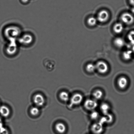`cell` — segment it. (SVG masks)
<instances>
[{
    "label": "cell",
    "mask_w": 134,
    "mask_h": 134,
    "mask_svg": "<svg viewBox=\"0 0 134 134\" xmlns=\"http://www.w3.org/2000/svg\"><path fill=\"white\" fill-rule=\"evenodd\" d=\"M122 22L125 24L130 25L134 22V17L132 14L128 12L123 13L121 16Z\"/></svg>",
    "instance_id": "6da1fadb"
},
{
    "label": "cell",
    "mask_w": 134,
    "mask_h": 134,
    "mask_svg": "<svg viewBox=\"0 0 134 134\" xmlns=\"http://www.w3.org/2000/svg\"><path fill=\"white\" fill-rule=\"evenodd\" d=\"M43 64L44 68L48 71H52L55 69L56 63L54 60L49 58L44 59L43 61Z\"/></svg>",
    "instance_id": "7a4b0ae2"
},
{
    "label": "cell",
    "mask_w": 134,
    "mask_h": 134,
    "mask_svg": "<svg viewBox=\"0 0 134 134\" xmlns=\"http://www.w3.org/2000/svg\"><path fill=\"white\" fill-rule=\"evenodd\" d=\"M96 66L97 70L102 74H105L108 70V65L104 61H98L96 64Z\"/></svg>",
    "instance_id": "3957f363"
},
{
    "label": "cell",
    "mask_w": 134,
    "mask_h": 134,
    "mask_svg": "<svg viewBox=\"0 0 134 134\" xmlns=\"http://www.w3.org/2000/svg\"><path fill=\"white\" fill-rule=\"evenodd\" d=\"M98 106V104L96 101L93 99H87L84 103V107L87 110L89 111L94 110Z\"/></svg>",
    "instance_id": "277c9868"
},
{
    "label": "cell",
    "mask_w": 134,
    "mask_h": 134,
    "mask_svg": "<svg viewBox=\"0 0 134 134\" xmlns=\"http://www.w3.org/2000/svg\"><path fill=\"white\" fill-rule=\"evenodd\" d=\"M109 14L106 10H103L99 12L97 17V19L101 23H104L108 20Z\"/></svg>",
    "instance_id": "5b68a950"
},
{
    "label": "cell",
    "mask_w": 134,
    "mask_h": 134,
    "mask_svg": "<svg viewBox=\"0 0 134 134\" xmlns=\"http://www.w3.org/2000/svg\"><path fill=\"white\" fill-rule=\"evenodd\" d=\"M83 97L81 94L77 93L72 96L71 98V104L73 105H77L82 101Z\"/></svg>",
    "instance_id": "8992f818"
},
{
    "label": "cell",
    "mask_w": 134,
    "mask_h": 134,
    "mask_svg": "<svg viewBox=\"0 0 134 134\" xmlns=\"http://www.w3.org/2000/svg\"><path fill=\"white\" fill-rule=\"evenodd\" d=\"M92 132L95 134H100L103 131V125L99 122L93 124L91 127Z\"/></svg>",
    "instance_id": "52a82bcc"
},
{
    "label": "cell",
    "mask_w": 134,
    "mask_h": 134,
    "mask_svg": "<svg viewBox=\"0 0 134 134\" xmlns=\"http://www.w3.org/2000/svg\"><path fill=\"white\" fill-rule=\"evenodd\" d=\"M34 101L37 106H42L44 104L45 99L44 97L41 94H37L34 97Z\"/></svg>",
    "instance_id": "ba28073f"
},
{
    "label": "cell",
    "mask_w": 134,
    "mask_h": 134,
    "mask_svg": "<svg viewBox=\"0 0 134 134\" xmlns=\"http://www.w3.org/2000/svg\"><path fill=\"white\" fill-rule=\"evenodd\" d=\"M118 84L120 89H123L125 88L128 84V79L125 77H120L118 80Z\"/></svg>",
    "instance_id": "9c48e42d"
},
{
    "label": "cell",
    "mask_w": 134,
    "mask_h": 134,
    "mask_svg": "<svg viewBox=\"0 0 134 134\" xmlns=\"http://www.w3.org/2000/svg\"><path fill=\"white\" fill-rule=\"evenodd\" d=\"M10 110L8 108L5 106H2L0 107V114L4 117H7L10 115Z\"/></svg>",
    "instance_id": "30bf717a"
},
{
    "label": "cell",
    "mask_w": 134,
    "mask_h": 134,
    "mask_svg": "<svg viewBox=\"0 0 134 134\" xmlns=\"http://www.w3.org/2000/svg\"><path fill=\"white\" fill-rule=\"evenodd\" d=\"M113 30L115 33L119 34L122 32L124 30V26L120 22L115 23L113 27Z\"/></svg>",
    "instance_id": "8fae6325"
},
{
    "label": "cell",
    "mask_w": 134,
    "mask_h": 134,
    "mask_svg": "<svg viewBox=\"0 0 134 134\" xmlns=\"http://www.w3.org/2000/svg\"><path fill=\"white\" fill-rule=\"evenodd\" d=\"M124 39L121 37L116 38L114 40V44L117 47L121 48L125 45Z\"/></svg>",
    "instance_id": "7c38bea8"
},
{
    "label": "cell",
    "mask_w": 134,
    "mask_h": 134,
    "mask_svg": "<svg viewBox=\"0 0 134 134\" xmlns=\"http://www.w3.org/2000/svg\"><path fill=\"white\" fill-rule=\"evenodd\" d=\"M55 128L57 132L60 133H64L66 130L65 124L62 123H57L55 125Z\"/></svg>",
    "instance_id": "4fadbf2b"
},
{
    "label": "cell",
    "mask_w": 134,
    "mask_h": 134,
    "mask_svg": "<svg viewBox=\"0 0 134 134\" xmlns=\"http://www.w3.org/2000/svg\"><path fill=\"white\" fill-rule=\"evenodd\" d=\"M100 109L102 113L105 115L109 114V111L110 110V107L106 103L102 104L100 106Z\"/></svg>",
    "instance_id": "5bb4252c"
},
{
    "label": "cell",
    "mask_w": 134,
    "mask_h": 134,
    "mask_svg": "<svg viewBox=\"0 0 134 134\" xmlns=\"http://www.w3.org/2000/svg\"><path fill=\"white\" fill-rule=\"evenodd\" d=\"M133 52L132 50L126 51L123 52L122 56L123 58L126 60H129L132 58Z\"/></svg>",
    "instance_id": "9a60e30c"
},
{
    "label": "cell",
    "mask_w": 134,
    "mask_h": 134,
    "mask_svg": "<svg viewBox=\"0 0 134 134\" xmlns=\"http://www.w3.org/2000/svg\"><path fill=\"white\" fill-rule=\"evenodd\" d=\"M93 95L95 99H100L103 96V92L100 90H97L94 92L93 93Z\"/></svg>",
    "instance_id": "2e32d148"
},
{
    "label": "cell",
    "mask_w": 134,
    "mask_h": 134,
    "mask_svg": "<svg viewBox=\"0 0 134 134\" xmlns=\"http://www.w3.org/2000/svg\"><path fill=\"white\" fill-rule=\"evenodd\" d=\"M59 97L62 100L65 102L68 101L69 99V94L65 92H62L60 93Z\"/></svg>",
    "instance_id": "e0dca14e"
},
{
    "label": "cell",
    "mask_w": 134,
    "mask_h": 134,
    "mask_svg": "<svg viewBox=\"0 0 134 134\" xmlns=\"http://www.w3.org/2000/svg\"><path fill=\"white\" fill-rule=\"evenodd\" d=\"M98 20L97 18L94 17H91L87 20L88 24L91 26H95L97 24Z\"/></svg>",
    "instance_id": "ac0fdd59"
},
{
    "label": "cell",
    "mask_w": 134,
    "mask_h": 134,
    "mask_svg": "<svg viewBox=\"0 0 134 134\" xmlns=\"http://www.w3.org/2000/svg\"><path fill=\"white\" fill-rule=\"evenodd\" d=\"M86 69L88 72L90 73H92L96 70V65L92 63L87 64L86 66Z\"/></svg>",
    "instance_id": "d6986e66"
},
{
    "label": "cell",
    "mask_w": 134,
    "mask_h": 134,
    "mask_svg": "<svg viewBox=\"0 0 134 134\" xmlns=\"http://www.w3.org/2000/svg\"><path fill=\"white\" fill-rule=\"evenodd\" d=\"M128 38L131 44L134 45V31H130L128 35Z\"/></svg>",
    "instance_id": "ffe728a7"
},
{
    "label": "cell",
    "mask_w": 134,
    "mask_h": 134,
    "mask_svg": "<svg viewBox=\"0 0 134 134\" xmlns=\"http://www.w3.org/2000/svg\"><path fill=\"white\" fill-rule=\"evenodd\" d=\"M39 110L37 107H32L30 110V113L34 116H36L39 114Z\"/></svg>",
    "instance_id": "44dd1931"
},
{
    "label": "cell",
    "mask_w": 134,
    "mask_h": 134,
    "mask_svg": "<svg viewBox=\"0 0 134 134\" xmlns=\"http://www.w3.org/2000/svg\"><path fill=\"white\" fill-rule=\"evenodd\" d=\"M99 116V114L98 112L96 111H93L90 115L91 118L93 120H96V119H98Z\"/></svg>",
    "instance_id": "7402d4cb"
},
{
    "label": "cell",
    "mask_w": 134,
    "mask_h": 134,
    "mask_svg": "<svg viewBox=\"0 0 134 134\" xmlns=\"http://www.w3.org/2000/svg\"><path fill=\"white\" fill-rule=\"evenodd\" d=\"M105 117L106 119V123H111L113 121V116L112 115L108 114L107 115H105Z\"/></svg>",
    "instance_id": "603a6c76"
},
{
    "label": "cell",
    "mask_w": 134,
    "mask_h": 134,
    "mask_svg": "<svg viewBox=\"0 0 134 134\" xmlns=\"http://www.w3.org/2000/svg\"><path fill=\"white\" fill-rule=\"evenodd\" d=\"M0 134H9L8 131L3 127L0 128Z\"/></svg>",
    "instance_id": "cb8c5ba5"
},
{
    "label": "cell",
    "mask_w": 134,
    "mask_h": 134,
    "mask_svg": "<svg viewBox=\"0 0 134 134\" xmlns=\"http://www.w3.org/2000/svg\"><path fill=\"white\" fill-rule=\"evenodd\" d=\"M129 2L134 7V0H129Z\"/></svg>",
    "instance_id": "d4e9b609"
},
{
    "label": "cell",
    "mask_w": 134,
    "mask_h": 134,
    "mask_svg": "<svg viewBox=\"0 0 134 134\" xmlns=\"http://www.w3.org/2000/svg\"><path fill=\"white\" fill-rule=\"evenodd\" d=\"M3 127L2 123V120L1 118L0 117V128H1V127Z\"/></svg>",
    "instance_id": "484cf974"
},
{
    "label": "cell",
    "mask_w": 134,
    "mask_h": 134,
    "mask_svg": "<svg viewBox=\"0 0 134 134\" xmlns=\"http://www.w3.org/2000/svg\"><path fill=\"white\" fill-rule=\"evenodd\" d=\"M21 1L24 3H26L29 2V0H21Z\"/></svg>",
    "instance_id": "4316f807"
},
{
    "label": "cell",
    "mask_w": 134,
    "mask_h": 134,
    "mask_svg": "<svg viewBox=\"0 0 134 134\" xmlns=\"http://www.w3.org/2000/svg\"><path fill=\"white\" fill-rule=\"evenodd\" d=\"M131 12L132 14H134V7L131 9Z\"/></svg>",
    "instance_id": "83f0119b"
},
{
    "label": "cell",
    "mask_w": 134,
    "mask_h": 134,
    "mask_svg": "<svg viewBox=\"0 0 134 134\" xmlns=\"http://www.w3.org/2000/svg\"><path fill=\"white\" fill-rule=\"evenodd\" d=\"M132 52H133V53H134V45H133V47H132Z\"/></svg>",
    "instance_id": "f1b7e54d"
}]
</instances>
